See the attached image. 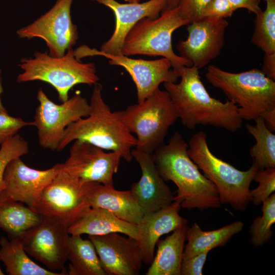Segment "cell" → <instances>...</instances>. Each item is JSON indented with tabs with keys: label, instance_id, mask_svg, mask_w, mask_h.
<instances>
[{
	"label": "cell",
	"instance_id": "6da1fadb",
	"mask_svg": "<svg viewBox=\"0 0 275 275\" xmlns=\"http://www.w3.org/2000/svg\"><path fill=\"white\" fill-rule=\"evenodd\" d=\"M199 70L193 66H184L178 73L179 82L163 83L182 123L191 130L198 125H209L231 132L240 129L243 120L238 106L230 101L222 102L211 97Z\"/></svg>",
	"mask_w": 275,
	"mask_h": 275
},
{
	"label": "cell",
	"instance_id": "7a4b0ae2",
	"mask_svg": "<svg viewBox=\"0 0 275 275\" xmlns=\"http://www.w3.org/2000/svg\"><path fill=\"white\" fill-rule=\"evenodd\" d=\"M188 146L177 131L167 144L153 152V158L160 175L164 181H171L176 185L174 199L181 207L201 210L221 207L216 187L190 158Z\"/></svg>",
	"mask_w": 275,
	"mask_h": 275
},
{
	"label": "cell",
	"instance_id": "3957f363",
	"mask_svg": "<svg viewBox=\"0 0 275 275\" xmlns=\"http://www.w3.org/2000/svg\"><path fill=\"white\" fill-rule=\"evenodd\" d=\"M94 85L89 115L66 127L57 151L62 150L75 140H79L117 152L130 162L136 139L121 121L118 111L112 112L103 100L102 85L98 82Z\"/></svg>",
	"mask_w": 275,
	"mask_h": 275
},
{
	"label": "cell",
	"instance_id": "277c9868",
	"mask_svg": "<svg viewBox=\"0 0 275 275\" xmlns=\"http://www.w3.org/2000/svg\"><path fill=\"white\" fill-rule=\"evenodd\" d=\"M188 145L189 157L215 186L221 204L245 211L251 202L250 187L257 166L253 163L248 170L241 171L218 158L209 149L207 135L202 131L195 133Z\"/></svg>",
	"mask_w": 275,
	"mask_h": 275
},
{
	"label": "cell",
	"instance_id": "5b68a950",
	"mask_svg": "<svg viewBox=\"0 0 275 275\" xmlns=\"http://www.w3.org/2000/svg\"><path fill=\"white\" fill-rule=\"evenodd\" d=\"M205 77L238 106L242 120H255L275 108V81L261 70L253 69L232 73L210 65Z\"/></svg>",
	"mask_w": 275,
	"mask_h": 275
},
{
	"label": "cell",
	"instance_id": "8992f818",
	"mask_svg": "<svg viewBox=\"0 0 275 275\" xmlns=\"http://www.w3.org/2000/svg\"><path fill=\"white\" fill-rule=\"evenodd\" d=\"M23 72L17 76L18 82L40 80L52 86L62 102L69 99V92L78 84L94 85L99 78L94 63L77 60L72 47L61 57L36 51L34 58H23L18 65Z\"/></svg>",
	"mask_w": 275,
	"mask_h": 275
},
{
	"label": "cell",
	"instance_id": "52a82bcc",
	"mask_svg": "<svg viewBox=\"0 0 275 275\" xmlns=\"http://www.w3.org/2000/svg\"><path fill=\"white\" fill-rule=\"evenodd\" d=\"M118 113L128 129L136 135L135 148L150 154L164 144L169 128L179 118L169 93L159 88L143 101Z\"/></svg>",
	"mask_w": 275,
	"mask_h": 275
},
{
	"label": "cell",
	"instance_id": "ba28073f",
	"mask_svg": "<svg viewBox=\"0 0 275 275\" xmlns=\"http://www.w3.org/2000/svg\"><path fill=\"white\" fill-rule=\"evenodd\" d=\"M188 24L181 16L177 7L163 10L156 18H144L126 35L121 54L128 57L136 54L161 56L170 61L172 69L178 77V73L182 67L192 66V65L174 52L172 34L177 29Z\"/></svg>",
	"mask_w": 275,
	"mask_h": 275
},
{
	"label": "cell",
	"instance_id": "9c48e42d",
	"mask_svg": "<svg viewBox=\"0 0 275 275\" xmlns=\"http://www.w3.org/2000/svg\"><path fill=\"white\" fill-rule=\"evenodd\" d=\"M97 183L74 178L62 167L43 190L33 210L59 221L68 228L91 207L90 199Z\"/></svg>",
	"mask_w": 275,
	"mask_h": 275
},
{
	"label": "cell",
	"instance_id": "30bf717a",
	"mask_svg": "<svg viewBox=\"0 0 275 275\" xmlns=\"http://www.w3.org/2000/svg\"><path fill=\"white\" fill-rule=\"evenodd\" d=\"M39 105L34 117L40 145L57 150L66 127L73 122L88 116L90 104L86 98L76 94L57 104L50 100L42 89L38 90Z\"/></svg>",
	"mask_w": 275,
	"mask_h": 275
},
{
	"label": "cell",
	"instance_id": "8fae6325",
	"mask_svg": "<svg viewBox=\"0 0 275 275\" xmlns=\"http://www.w3.org/2000/svg\"><path fill=\"white\" fill-rule=\"evenodd\" d=\"M73 0H57L45 14L31 24L16 31L18 37L43 40L54 57L63 56L76 44L78 38L77 26L72 21L71 8Z\"/></svg>",
	"mask_w": 275,
	"mask_h": 275
},
{
	"label": "cell",
	"instance_id": "7c38bea8",
	"mask_svg": "<svg viewBox=\"0 0 275 275\" xmlns=\"http://www.w3.org/2000/svg\"><path fill=\"white\" fill-rule=\"evenodd\" d=\"M78 60L86 57L99 56L108 59L109 64L124 68L134 82L138 102L144 100L161 83L176 82L178 77L174 72L170 61L164 58L154 60L132 59L123 54H112L83 45L74 50Z\"/></svg>",
	"mask_w": 275,
	"mask_h": 275
},
{
	"label": "cell",
	"instance_id": "4fadbf2b",
	"mask_svg": "<svg viewBox=\"0 0 275 275\" xmlns=\"http://www.w3.org/2000/svg\"><path fill=\"white\" fill-rule=\"evenodd\" d=\"M68 228L59 221L43 216L37 224L19 237L29 255L52 271L62 270L66 274L65 264L67 261Z\"/></svg>",
	"mask_w": 275,
	"mask_h": 275
},
{
	"label": "cell",
	"instance_id": "5bb4252c",
	"mask_svg": "<svg viewBox=\"0 0 275 275\" xmlns=\"http://www.w3.org/2000/svg\"><path fill=\"white\" fill-rule=\"evenodd\" d=\"M121 156L87 142L75 140L62 168L70 176L84 182H95L114 187V175L118 170Z\"/></svg>",
	"mask_w": 275,
	"mask_h": 275
},
{
	"label": "cell",
	"instance_id": "9a60e30c",
	"mask_svg": "<svg viewBox=\"0 0 275 275\" xmlns=\"http://www.w3.org/2000/svg\"><path fill=\"white\" fill-rule=\"evenodd\" d=\"M229 23L225 18L204 17L189 23L188 37L176 46L180 56L200 69L218 57Z\"/></svg>",
	"mask_w": 275,
	"mask_h": 275
},
{
	"label": "cell",
	"instance_id": "2e32d148",
	"mask_svg": "<svg viewBox=\"0 0 275 275\" xmlns=\"http://www.w3.org/2000/svg\"><path fill=\"white\" fill-rule=\"evenodd\" d=\"M106 275H138L142 267L143 254L137 240L115 232L88 235Z\"/></svg>",
	"mask_w": 275,
	"mask_h": 275
},
{
	"label": "cell",
	"instance_id": "e0dca14e",
	"mask_svg": "<svg viewBox=\"0 0 275 275\" xmlns=\"http://www.w3.org/2000/svg\"><path fill=\"white\" fill-rule=\"evenodd\" d=\"M62 163L39 170L30 168L20 157L11 160L4 174V188L0 196L24 203L32 210L43 190L53 180Z\"/></svg>",
	"mask_w": 275,
	"mask_h": 275
},
{
	"label": "cell",
	"instance_id": "ac0fdd59",
	"mask_svg": "<svg viewBox=\"0 0 275 275\" xmlns=\"http://www.w3.org/2000/svg\"><path fill=\"white\" fill-rule=\"evenodd\" d=\"M132 157L141 170L140 180L132 183L130 191L144 215L165 208L174 201V196L160 175L152 154L136 148L131 151Z\"/></svg>",
	"mask_w": 275,
	"mask_h": 275
},
{
	"label": "cell",
	"instance_id": "d6986e66",
	"mask_svg": "<svg viewBox=\"0 0 275 275\" xmlns=\"http://www.w3.org/2000/svg\"><path fill=\"white\" fill-rule=\"evenodd\" d=\"M109 8L115 16V27L111 37L100 50L112 54H121L124 39L134 25L142 19L156 18L166 9L167 0H149L144 3H120L116 0H91Z\"/></svg>",
	"mask_w": 275,
	"mask_h": 275
},
{
	"label": "cell",
	"instance_id": "ffe728a7",
	"mask_svg": "<svg viewBox=\"0 0 275 275\" xmlns=\"http://www.w3.org/2000/svg\"><path fill=\"white\" fill-rule=\"evenodd\" d=\"M181 207L180 204L174 201L165 208L144 215L143 221L138 225L140 236L138 241L144 263L150 265L152 263L155 246L161 236L187 223V220L179 214Z\"/></svg>",
	"mask_w": 275,
	"mask_h": 275
},
{
	"label": "cell",
	"instance_id": "44dd1931",
	"mask_svg": "<svg viewBox=\"0 0 275 275\" xmlns=\"http://www.w3.org/2000/svg\"><path fill=\"white\" fill-rule=\"evenodd\" d=\"M68 230L70 235H103L117 232L138 241L140 236L138 225L123 221L101 208L90 207Z\"/></svg>",
	"mask_w": 275,
	"mask_h": 275
},
{
	"label": "cell",
	"instance_id": "7402d4cb",
	"mask_svg": "<svg viewBox=\"0 0 275 275\" xmlns=\"http://www.w3.org/2000/svg\"><path fill=\"white\" fill-rule=\"evenodd\" d=\"M90 205L106 209L119 218L135 225L140 224L144 217L130 190H119L99 183L93 190Z\"/></svg>",
	"mask_w": 275,
	"mask_h": 275
},
{
	"label": "cell",
	"instance_id": "603a6c76",
	"mask_svg": "<svg viewBox=\"0 0 275 275\" xmlns=\"http://www.w3.org/2000/svg\"><path fill=\"white\" fill-rule=\"evenodd\" d=\"M187 223H185L164 239L157 243V250L146 275H181Z\"/></svg>",
	"mask_w": 275,
	"mask_h": 275
},
{
	"label": "cell",
	"instance_id": "cb8c5ba5",
	"mask_svg": "<svg viewBox=\"0 0 275 275\" xmlns=\"http://www.w3.org/2000/svg\"><path fill=\"white\" fill-rule=\"evenodd\" d=\"M244 224L240 221H235L218 229L203 231L200 226L194 223L187 226L182 259H187L205 251L224 246L232 237L240 232Z\"/></svg>",
	"mask_w": 275,
	"mask_h": 275
},
{
	"label": "cell",
	"instance_id": "d4e9b609",
	"mask_svg": "<svg viewBox=\"0 0 275 275\" xmlns=\"http://www.w3.org/2000/svg\"><path fill=\"white\" fill-rule=\"evenodd\" d=\"M0 261L9 275H63L42 267L27 255L19 237L0 239Z\"/></svg>",
	"mask_w": 275,
	"mask_h": 275
},
{
	"label": "cell",
	"instance_id": "484cf974",
	"mask_svg": "<svg viewBox=\"0 0 275 275\" xmlns=\"http://www.w3.org/2000/svg\"><path fill=\"white\" fill-rule=\"evenodd\" d=\"M42 217L21 202L0 196V228L9 238L19 237L40 222Z\"/></svg>",
	"mask_w": 275,
	"mask_h": 275
},
{
	"label": "cell",
	"instance_id": "4316f807",
	"mask_svg": "<svg viewBox=\"0 0 275 275\" xmlns=\"http://www.w3.org/2000/svg\"><path fill=\"white\" fill-rule=\"evenodd\" d=\"M67 257L71 262L68 274L106 275L95 248L89 238L84 239L81 235H70Z\"/></svg>",
	"mask_w": 275,
	"mask_h": 275
},
{
	"label": "cell",
	"instance_id": "83f0119b",
	"mask_svg": "<svg viewBox=\"0 0 275 275\" xmlns=\"http://www.w3.org/2000/svg\"><path fill=\"white\" fill-rule=\"evenodd\" d=\"M255 124H247L248 132L255 139L256 143L250 149L253 163L258 170L275 168V134L266 126L261 116L256 119Z\"/></svg>",
	"mask_w": 275,
	"mask_h": 275
},
{
	"label": "cell",
	"instance_id": "f1b7e54d",
	"mask_svg": "<svg viewBox=\"0 0 275 275\" xmlns=\"http://www.w3.org/2000/svg\"><path fill=\"white\" fill-rule=\"evenodd\" d=\"M265 1V10L256 15L251 40L264 54H275V0Z\"/></svg>",
	"mask_w": 275,
	"mask_h": 275
},
{
	"label": "cell",
	"instance_id": "f546056e",
	"mask_svg": "<svg viewBox=\"0 0 275 275\" xmlns=\"http://www.w3.org/2000/svg\"><path fill=\"white\" fill-rule=\"evenodd\" d=\"M261 216L256 217L250 227L251 241L256 246H263L273 234L271 227L275 223V194L262 202Z\"/></svg>",
	"mask_w": 275,
	"mask_h": 275
},
{
	"label": "cell",
	"instance_id": "4dcf8cb0",
	"mask_svg": "<svg viewBox=\"0 0 275 275\" xmlns=\"http://www.w3.org/2000/svg\"><path fill=\"white\" fill-rule=\"evenodd\" d=\"M29 152L27 142L16 134L1 144L0 148V194L4 188V174L6 168L12 159L20 157Z\"/></svg>",
	"mask_w": 275,
	"mask_h": 275
},
{
	"label": "cell",
	"instance_id": "1f68e13d",
	"mask_svg": "<svg viewBox=\"0 0 275 275\" xmlns=\"http://www.w3.org/2000/svg\"><path fill=\"white\" fill-rule=\"evenodd\" d=\"M253 180L259 185L256 188L250 190V201L255 205H259L274 193L275 168L258 170Z\"/></svg>",
	"mask_w": 275,
	"mask_h": 275
},
{
	"label": "cell",
	"instance_id": "d6a6232c",
	"mask_svg": "<svg viewBox=\"0 0 275 275\" xmlns=\"http://www.w3.org/2000/svg\"><path fill=\"white\" fill-rule=\"evenodd\" d=\"M34 126V121L26 122L20 118L9 116L8 113H0V144L16 135L21 128Z\"/></svg>",
	"mask_w": 275,
	"mask_h": 275
},
{
	"label": "cell",
	"instance_id": "836d02e7",
	"mask_svg": "<svg viewBox=\"0 0 275 275\" xmlns=\"http://www.w3.org/2000/svg\"><path fill=\"white\" fill-rule=\"evenodd\" d=\"M211 0H180L178 6L182 17L189 23L200 19L202 11Z\"/></svg>",
	"mask_w": 275,
	"mask_h": 275
},
{
	"label": "cell",
	"instance_id": "e575fe53",
	"mask_svg": "<svg viewBox=\"0 0 275 275\" xmlns=\"http://www.w3.org/2000/svg\"><path fill=\"white\" fill-rule=\"evenodd\" d=\"M234 12L228 0H211L202 11L200 19L204 17L225 19L231 17Z\"/></svg>",
	"mask_w": 275,
	"mask_h": 275
},
{
	"label": "cell",
	"instance_id": "d590c367",
	"mask_svg": "<svg viewBox=\"0 0 275 275\" xmlns=\"http://www.w3.org/2000/svg\"><path fill=\"white\" fill-rule=\"evenodd\" d=\"M209 252L205 251L187 259H182L181 275H202L203 268Z\"/></svg>",
	"mask_w": 275,
	"mask_h": 275
},
{
	"label": "cell",
	"instance_id": "8d00e7d4",
	"mask_svg": "<svg viewBox=\"0 0 275 275\" xmlns=\"http://www.w3.org/2000/svg\"><path fill=\"white\" fill-rule=\"evenodd\" d=\"M233 10L239 8H245L256 15L262 12L259 4L260 0H228Z\"/></svg>",
	"mask_w": 275,
	"mask_h": 275
},
{
	"label": "cell",
	"instance_id": "74e56055",
	"mask_svg": "<svg viewBox=\"0 0 275 275\" xmlns=\"http://www.w3.org/2000/svg\"><path fill=\"white\" fill-rule=\"evenodd\" d=\"M261 71L267 77L275 80V54H264Z\"/></svg>",
	"mask_w": 275,
	"mask_h": 275
},
{
	"label": "cell",
	"instance_id": "f35d334b",
	"mask_svg": "<svg viewBox=\"0 0 275 275\" xmlns=\"http://www.w3.org/2000/svg\"><path fill=\"white\" fill-rule=\"evenodd\" d=\"M269 129L274 132L275 131V108L264 113L261 116Z\"/></svg>",
	"mask_w": 275,
	"mask_h": 275
},
{
	"label": "cell",
	"instance_id": "ab89813d",
	"mask_svg": "<svg viewBox=\"0 0 275 275\" xmlns=\"http://www.w3.org/2000/svg\"><path fill=\"white\" fill-rule=\"evenodd\" d=\"M2 70L0 69V113H8L7 109L3 106L1 99V95L3 92L2 85Z\"/></svg>",
	"mask_w": 275,
	"mask_h": 275
},
{
	"label": "cell",
	"instance_id": "60d3db41",
	"mask_svg": "<svg viewBox=\"0 0 275 275\" xmlns=\"http://www.w3.org/2000/svg\"><path fill=\"white\" fill-rule=\"evenodd\" d=\"M180 0H167V6L165 9H171L178 7Z\"/></svg>",
	"mask_w": 275,
	"mask_h": 275
},
{
	"label": "cell",
	"instance_id": "b9f144b4",
	"mask_svg": "<svg viewBox=\"0 0 275 275\" xmlns=\"http://www.w3.org/2000/svg\"><path fill=\"white\" fill-rule=\"evenodd\" d=\"M128 3H140L141 0H124Z\"/></svg>",
	"mask_w": 275,
	"mask_h": 275
},
{
	"label": "cell",
	"instance_id": "7bdbcfd3",
	"mask_svg": "<svg viewBox=\"0 0 275 275\" xmlns=\"http://www.w3.org/2000/svg\"><path fill=\"white\" fill-rule=\"evenodd\" d=\"M4 273L3 272V271L2 270L1 268V267H0V275H4Z\"/></svg>",
	"mask_w": 275,
	"mask_h": 275
},
{
	"label": "cell",
	"instance_id": "ee69618b",
	"mask_svg": "<svg viewBox=\"0 0 275 275\" xmlns=\"http://www.w3.org/2000/svg\"><path fill=\"white\" fill-rule=\"evenodd\" d=\"M260 1H261V0H260Z\"/></svg>",
	"mask_w": 275,
	"mask_h": 275
}]
</instances>
